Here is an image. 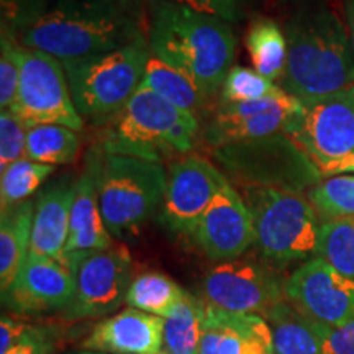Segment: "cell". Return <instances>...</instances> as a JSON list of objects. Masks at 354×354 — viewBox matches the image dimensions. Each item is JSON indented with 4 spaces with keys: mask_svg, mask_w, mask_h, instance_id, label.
<instances>
[{
    "mask_svg": "<svg viewBox=\"0 0 354 354\" xmlns=\"http://www.w3.org/2000/svg\"><path fill=\"white\" fill-rule=\"evenodd\" d=\"M286 284V299L313 323L342 326L354 320V281L315 258L299 266Z\"/></svg>",
    "mask_w": 354,
    "mask_h": 354,
    "instance_id": "cell-14",
    "label": "cell"
},
{
    "mask_svg": "<svg viewBox=\"0 0 354 354\" xmlns=\"http://www.w3.org/2000/svg\"><path fill=\"white\" fill-rule=\"evenodd\" d=\"M284 88L268 77L261 76L253 68L233 66L225 77L218 92V105L245 104L269 99L282 94Z\"/></svg>",
    "mask_w": 354,
    "mask_h": 354,
    "instance_id": "cell-32",
    "label": "cell"
},
{
    "mask_svg": "<svg viewBox=\"0 0 354 354\" xmlns=\"http://www.w3.org/2000/svg\"><path fill=\"white\" fill-rule=\"evenodd\" d=\"M151 55L180 71L209 100L233 68L236 38L228 21L154 0L148 25Z\"/></svg>",
    "mask_w": 354,
    "mask_h": 354,
    "instance_id": "cell-2",
    "label": "cell"
},
{
    "mask_svg": "<svg viewBox=\"0 0 354 354\" xmlns=\"http://www.w3.org/2000/svg\"><path fill=\"white\" fill-rule=\"evenodd\" d=\"M104 159L100 145L88 149L86 167L76 179V196L69 220V236L63 256L88 254L112 246L99 202V172Z\"/></svg>",
    "mask_w": 354,
    "mask_h": 354,
    "instance_id": "cell-18",
    "label": "cell"
},
{
    "mask_svg": "<svg viewBox=\"0 0 354 354\" xmlns=\"http://www.w3.org/2000/svg\"><path fill=\"white\" fill-rule=\"evenodd\" d=\"M201 135L197 117L141 86L127 107L104 127L99 145L105 154L165 165V161L172 162L190 154Z\"/></svg>",
    "mask_w": 354,
    "mask_h": 354,
    "instance_id": "cell-4",
    "label": "cell"
},
{
    "mask_svg": "<svg viewBox=\"0 0 354 354\" xmlns=\"http://www.w3.org/2000/svg\"><path fill=\"white\" fill-rule=\"evenodd\" d=\"M183 287L162 272H143L133 277L127 305L145 313L165 318L184 295Z\"/></svg>",
    "mask_w": 354,
    "mask_h": 354,
    "instance_id": "cell-28",
    "label": "cell"
},
{
    "mask_svg": "<svg viewBox=\"0 0 354 354\" xmlns=\"http://www.w3.org/2000/svg\"><path fill=\"white\" fill-rule=\"evenodd\" d=\"M305 197L322 221L354 220V174L323 177Z\"/></svg>",
    "mask_w": 354,
    "mask_h": 354,
    "instance_id": "cell-29",
    "label": "cell"
},
{
    "mask_svg": "<svg viewBox=\"0 0 354 354\" xmlns=\"http://www.w3.org/2000/svg\"><path fill=\"white\" fill-rule=\"evenodd\" d=\"M304 104L297 97L282 94L245 104L218 105L202 128V140L210 149L279 135L289 128Z\"/></svg>",
    "mask_w": 354,
    "mask_h": 354,
    "instance_id": "cell-15",
    "label": "cell"
},
{
    "mask_svg": "<svg viewBox=\"0 0 354 354\" xmlns=\"http://www.w3.org/2000/svg\"><path fill=\"white\" fill-rule=\"evenodd\" d=\"M50 8V0H0L2 37L19 39Z\"/></svg>",
    "mask_w": 354,
    "mask_h": 354,
    "instance_id": "cell-33",
    "label": "cell"
},
{
    "mask_svg": "<svg viewBox=\"0 0 354 354\" xmlns=\"http://www.w3.org/2000/svg\"><path fill=\"white\" fill-rule=\"evenodd\" d=\"M286 284L264 264L253 261H223L203 276L205 302L243 315L266 317L286 297Z\"/></svg>",
    "mask_w": 354,
    "mask_h": 354,
    "instance_id": "cell-13",
    "label": "cell"
},
{
    "mask_svg": "<svg viewBox=\"0 0 354 354\" xmlns=\"http://www.w3.org/2000/svg\"><path fill=\"white\" fill-rule=\"evenodd\" d=\"M212 156L230 183L240 189H282L305 194L323 179L315 162L284 133L221 146L212 149Z\"/></svg>",
    "mask_w": 354,
    "mask_h": 354,
    "instance_id": "cell-8",
    "label": "cell"
},
{
    "mask_svg": "<svg viewBox=\"0 0 354 354\" xmlns=\"http://www.w3.org/2000/svg\"><path fill=\"white\" fill-rule=\"evenodd\" d=\"M55 172V166L24 158L0 172V203L2 209L26 202L44 180Z\"/></svg>",
    "mask_w": 354,
    "mask_h": 354,
    "instance_id": "cell-30",
    "label": "cell"
},
{
    "mask_svg": "<svg viewBox=\"0 0 354 354\" xmlns=\"http://www.w3.org/2000/svg\"><path fill=\"white\" fill-rule=\"evenodd\" d=\"M167 2L233 24L241 19L245 0H167Z\"/></svg>",
    "mask_w": 354,
    "mask_h": 354,
    "instance_id": "cell-37",
    "label": "cell"
},
{
    "mask_svg": "<svg viewBox=\"0 0 354 354\" xmlns=\"http://www.w3.org/2000/svg\"><path fill=\"white\" fill-rule=\"evenodd\" d=\"M71 354H107V353H99V351H91V349H82V351H76Z\"/></svg>",
    "mask_w": 354,
    "mask_h": 354,
    "instance_id": "cell-42",
    "label": "cell"
},
{
    "mask_svg": "<svg viewBox=\"0 0 354 354\" xmlns=\"http://www.w3.org/2000/svg\"><path fill=\"white\" fill-rule=\"evenodd\" d=\"M7 354H51V342L38 328H30L25 338Z\"/></svg>",
    "mask_w": 354,
    "mask_h": 354,
    "instance_id": "cell-39",
    "label": "cell"
},
{
    "mask_svg": "<svg viewBox=\"0 0 354 354\" xmlns=\"http://www.w3.org/2000/svg\"><path fill=\"white\" fill-rule=\"evenodd\" d=\"M205 302L189 292L177 302L169 315L162 318V351L169 354H197L201 344Z\"/></svg>",
    "mask_w": 354,
    "mask_h": 354,
    "instance_id": "cell-25",
    "label": "cell"
},
{
    "mask_svg": "<svg viewBox=\"0 0 354 354\" xmlns=\"http://www.w3.org/2000/svg\"><path fill=\"white\" fill-rule=\"evenodd\" d=\"M151 50L141 37L120 50L63 63L71 95L84 122L105 127L127 107L143 84Z\"/></svg>",
    "mask_w": 354,
    "mask_h": 354,
    "instance_id": "cell-5",
    "label": "cell"
},
{
    "mask_svg": "<svg viewBox=\"0 0 354 354\" xmlns=\"http://www.w3.org/2000/svg\"><path fill=\"white\" fill-rule=\"evenodd\" d=\"M76 179L64 177L39 194L35 202L30 253L61 259L69 236Z\"/></svg>",
    "mask_w": 354,
    "mask_h": 354,
    "instance_id": "cell-20",
    "label": "cell"
},
{
    "mask_svg": "<svg viewBox=\"0 0 354 354\" xmlns=\"http://www.w3.org/2000/svg\"><path fill=\"white\" fill-rule=\"evenodd\" d=\"M228 183L218 166L198 154L176 159L167 167L159 221L172 233L192 236L203 212Z\"/></svg>",
    "mask_w": 354,
    "mask_h": 354,
    "instance_id": "cell-12",
    "label": "cell"
},
{
    "mask_svg": "<svg viewBox=\"0 0 354 354\" xmlns=\"http://www.w3.org/2000/svg\"><path fill=\"white\" fill-rule=\"evenodd\" d=\"M32 326L21 323L15 318L3 315L0 322V354H7L10 349L19 344Z\"/></svg>",
    "mask_w": 354,
    "mask_h": 354,
    "instance_id": "cell-38",
    "label": "cell"
},
{
    "mask_svg": "<svg viewBox=\"0 0 354 354\" xmlns=\"http://www.w3.org/2000/svg\"><path fill=\"white\" fill-rule=\"evenodd\" d=\"M156 354H169V353H166V351H161V353H156Z\"/></svg>",
    "mask_w": 354,
    "mask_h": 354,
    "instance_id": "cell-43",
    "label": "cell"
},
{
    "mask_svg": "<svg viewBox=\"0 0 354 354\" xmlns=\"http://www.w3.org/2000/svg\"><path fill=\"white\" fill-rule=\"evenodd\" d=\"M161 317L127 308L97 323L82 348L107 354H156L162 351Z\"/></svg>",
    "mask_w": 354,
    "mask_h": 354,
    "instance_id": "cell-19",
    "label": "cell"
},
{
    "mask_svg": "<svg viewBox=\"0 0 354 354\" xmlns=\"http://www.w3.org/2000/svg\"><path fill=\"white\" fill-rule=\"evenodd\" d=\"M141 37L130 0H56L20 43L71 63L120 50Z\"/></svg>",
    "mask_w": 354,
    "mask_h": 354,
    "instance_id": "cell-3",
    "label": "cell"
},
{
    "mask_svg": "<svg viewBox=\"0 0 354 354\" xmlns=\"http://www.w3.org/2000/svg\"><path fill=\"white\" fill-rule=\"evenodd\" d=\"M287 69L281 87L299 100H312L354 86V48L325 0H300L284 25Z\"/></svg>",
    "mask_w": 354,
    "mask_h": 354,
    "instance_id": "cell-1",
    "label": "cell"
},
{
    "mask_svg": "<svg viewBox=\"0 0 354 354\" xmlns=\"http://www.w3.org/2000/svg\"><path fill=\"white\" fill-rule=\"evenodd\" d=\"M81 151L79 131L64 125H33L26 135V158L50 166L71 165Z\"/></svg>",
    "mask_w": 354,
    "mask_h": 354,
    "instance_id": "cell-27",
    "label": "cell"
},
{
    "mask_svg": "<svg viewBox=\"0 0 354 354\" xmlns=\"http://www.w3.org/2000/svg\"><path fill=\"white\" fill-rule=\"evenodd\" d=\"M317 256L354 281V220L322 221Z\"/></svg>",
    "mask_w": 354,
    "mask_h": 354,
    "instance_id": "cell-31",
    "label": "cell"
},
{
    "mask_svg": "<svg viewBox=\"0 0 354 354\" xmlns=\"http://www.w3.org/2000/svg\"><path fill=\"white\" fill-rule=\"evenodd\" d=\"M264 318L272 330L276 354H322L320 342L308 320L287 300L277 304Z\"/></svg>",
    "mask_w": 354,
    "mask_h": 354,
    "instance_id": "cell-26",
    "label": "cell"
},
{
    "mask_svg": "<svg viewBox=\"0 0 354 354\" xmlns=\"http://www.w3.org/2000/svg\"><path fill=\"white\" fill-rule=\"evenodd\" d=\"M302 104L286 135L315 166L354 153V86Z\"/></svg>",
    "mask_w": 354,
    "mask_h": 354,
    "instance_id": "cell-11",
    "label": "cell"
},
{
    "mask_svg": "<svg viewBox=\"0 0 354 354\" xmlns=\"http://www.w3.org/2000/svg\"><path fill=\"white\" fill-rule=\"evenodd\" d=\"M76 274V292L64 310L68 320H82L112 313L123 302L133 281L130 253L123 246L88 254H69L61 258Z\"/></svg>",
    "mask_w": 354,
    "mask_h": 354,
    "instance_id": "cell-10",
    "label": "cell"
},
{
    "mask_svg": "<svg viewBox=\"0 0 354 354\" xmlns=\"http://www.w3.org/2000/svg\"><path fill=\"white\" fill-rule=\"evenodd\" d=\"M141 86L149 88L162 100L169 102L176 109L197 117L198 120L210 102L187 76L153 55L146 64Z\"/></svg>",
    "mask_w": 354,
    "mask_h": 354,
    "instance_id": "cell-24",
    "label": "cell"
},
{
    "mask_svg": "<svg viewBox=\"0 0 354 354\" xmlns=\"http://www.w3.org/2000/svg\"><path fill=\"white\" fill-rule=\"evenodd\" d=\"M35 203L26 201L2 209L0 218V287L7 294L30 253Z\"/></svg>",
    "mask_w": 354,
    "mask_h": 354,
    "instance_id": "cell-22",
    "label": "cell"
},
{
    "mask_svg": "<svg viewBox=\"0 0 354 354\" xmlns=\"http://www.w3.org/2000/svg\"><path fill=\"white\" fill-rule=\"evenodd\" d=\"M24 46V44H21ZM13 112L30 127L64 125L81 131L84 120L74 105L63 63L33 48L21 50V71Z\"/></svg>",
    "mask_w": 354,
    "mask_h": 354,
    "instance_id": "cell-9",
    "label": "cell"
},
{
    "mask_svg": "<svg viewBox=\"0 0 354 354\" xmlns=\"http://www.w3.org/2000/svg\"><path fill=\"white\" fill-rule=\"evenodd\" d=\"M165 165L131 156L105 154L99 172L102 218L110 236H136L159 212L166 190Z\"/></svg>",
    "mask_w": 354,
    "mask_h": 354,
    "instance_id": "cell-7",
    "label": "cell"
},
{
    "mask_svg": "<svg viewBox=\"0 0 354 354\" xmlns=\"http://www.w3.org/2000/svg\"><path fill=\"white\" fill-rule=\"evenodd\" d=\"M308 323L320 342L322 354H354V320L342 326Z\"/></svg>",
    "mask_w": 354,
    "mask_h": 354,
    "instance_id": "cell-36",
    "label": "cell"
},
{
    "mask_svg": "<svg viewBox=\"0 0 354 354\" xmlns=\"http://www.w3.org/2000/svg\"><path fill=\"white\" fill-rule=\"evenodd\" d=\"M253 215L254 245L272 264L284 266L317 256L322 221L302 192L282 189H240Z\"/></svg>",
    "mask_w": 354,
    "mask_h": 354,
    "instance_id": "cell-6",
    "label": "cell"
},
{
    "mask_svg": "<svg viewBox=\"0 0 354 354\" xmlns=\"http://www.w3.org/2000/svg\"><path fill=\"white\" fill-rule=\"evenodd\" d=\"M74 292L76 274L66 261L28 253L19 276L2 297L17 312H64Z\"/></svg>",
    "mask_w": 354,
    "mask_h": 354,
    "instance_id": "cell-17",
    "label": "cell"
},
{
    "mask_svg": "<svg viewBox=\"0 0 354 354\" xmlns=\"http://www.w3.org/2000/svg\"><path fill=\"white\" fill-rule=\"evenodd\" d=\"M192 238L207 258L220 263L240 258L254 245L253 215L232 183L221 187L203 212Z\"/></svg>",
    "mask_w": 354,
    "mask_h": 354,
    "instance_id": "cell-16",
    "label": "cell"
},
{
    "mask_svg": "<svg viewBox=\"0 0 354 354\" xmlns=\"http://www.w3.org/2000/svg\"><path fill=\"white\" fill-rule=\"evenodd\" d=\"M245 44L256 73L269 81H282L287 69L286 32L269 17H254L246 30Z\"/></svg>",
    "mask_w": 354,
    "mask_h": 354,
    "instance_id": "cell-23",
    "label": "cell"
},
{
    "mask_svg": "<svg viewBox=\"0 0 354 354\" xmlns=\"http://www.w3.org/2000/svg\"><path fill=\"white\" fill-rule=\"evenodd\" d=\"M205 315L218 331V354H276L272 330L264 317L225 312L207 302Z\"/></svg>",
    "mask_w": 354,
    "mask_h": 354,
    "instance_id": "cell-21",
    "label": "cell"
},
{
    "mask_svg": "<svg viewBox=\"0 0 354 354\" xmlns=\"http://www.w3.org/2000/svg\"><path fill=\"white\" fill-rule=\"evenodd\" d=\"M28 128V123L13 110L0 112V172L26 158Z\"/></svg>",
    "mask_w": 354,
    "mask_h": 354,
    "instance_id": "cell-35",
    "label": "cell"
},
{
    "mask_svg": "<svg viewBox=\"0 0 354 354\" xmlns=\"http://www.w3.org/2000/svg\"><path fill=\"white\" fill-rule=\"evenodd\" d=\"M344 3V15H346V26L354 48V0H343Z\"/></svg>",
    "mask_w": 354,
    "mask_h": 354,
    "instance_id": "cell-41",
    "label": "cell"
},
{
    "mask_svg": "<svg viewBox=\"0 0 354 354\" xmlns=\"http://www.w3.org/2000/svg\"><path fill=\"white\" fill-rule=\"evenodd\" d=\"M0 109L12 110L17 102L21 71V43L0 37Z\"/></svg>",
    "mask_w": 354,
    "mask_h": 354,
    "instance_id": "cell-34",
    "label": "cell"
},
{
    "mask_svg": "<svg viewBox=\"0 0 354 354\" xmlns=\"http://www.w3.org/2000/svg\"><path fill=\"white\" fill-rule=\"evenodd\" d=\"M317 167L323 177L338 176V174H354V153L342 159L323 162V165H318Z\"/></svg>",
    "mask_w": 354,
    "mask_h": 354,
    "instance_id": "cell-40",
    "label": "cell"
}]
</instances>
